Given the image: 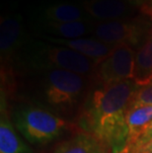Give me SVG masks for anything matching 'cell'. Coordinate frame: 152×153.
I'll return each instance as SVG.
<instances>
[{
  "instance_id": "cell-1",
  "label": "cell",
  "mask_w": 152,
  "mask_h": 153,
  "mask_svg": "<svg viewBox=\"0 0 152 153\" xmlns=\"http://www.w3.org/2000/svg\"><path fill=\"white\" fill-rule=\"evenodd\" d=\"M137 88L133 79L96 85L77 117V126L98 139L109 152L122 153L128 136L127 114Z\"/></svg>"
},
{
  "instance_id": "cell-2",
  "label": "cell",
  "mask_w": 152,
  "mask_h": 153,
  "mask_svg": "<svg viewBox=\"0 0 152 153\" xmlns=\"http://www.w3.org/2000/svg\"><path fill=\"white\" fill-rule=\"evenodd\" d=\"M25 71L32 76L26 89L31 100L63 119L73 117L76 120L87 97L97 85L95 78L63 69L39 68Z\"/></svg>"
},
{
  "instance_id": "cell-3",
  "label": "cell",
  "mask_w": 152,
  "mask_h": 153,
  "mask_svg": "<svg viewBox=\"0 0 152 153\" xmlns=\"http://www.w3.org/2000/svg\"><path fill=\"white\" fill-rule=\"evenodd\" d=\"M18 59L25 70L56 68L91 78H95L98 67V64L83 54L47 42L27 43Z\"/></svg>"
},
{
  "instance_id": "cell-4",
  "label": "cell",
  "mask_w": 152,
  "mask_h": 153,
  "mask_svg": "<svg viewBox=\"0 0 152 153\" xmlns=\"http://www.w3.org/2000/svg\"><path fill=\"white\" fill-rule=\"evenodd\" d=\"M14 123L18 131L29 142L39 145L56 140L71 128L67 120L37 105H27L18 109L14 115Z\"/></svg>"
},
{
  "instance_id": "cell-5",
  "label": "cell",
  "mask_w": 152,
  "mask_h": 153,
  "mask_svg": "<svg viewBox=\"0 0 152 153\" xmlns=\"http://www.w3.org/2000/svg\"><path fill=\"white\" fill-rule=\"evenodd\" d=\"M151 27L140 20H122L99 22L94 24L92 36L107 45H128L132 48H139L149 37Z\"/></svg>"
},
{
  "instance_id": "cell-6",
  "label": "cell",
  "mask_w": 152,
  "mask_h": 153,
  "mask_svg": "<svg viewBox=\"0 0 152 153\" xmlns=\"http://www.w3.org/2000/svg\"><path fill=\"white\" fill-rule=\"evenodd\" d=\"M134 48L128 45H116L112 53L97 67V85H110L121 81L133 79Z\"/></svg>"
},
{
  "instance_id": "cell-7",
  "label": "cell",
  "mask_w": 152,
  "mask_h": 153,
  "mask_svg": "<svg viewBox=\"0 0 152 153\" xmlns=\"http://www.w3.org/2000/svg\"><path fill=\"white\" fill-rule=\"evenodd\" d=\"M28 41L25 35L23 19L20 14L10 13L1 17L0 21V53L1 61L6 64L18 57Z\"/></svg>"
},
{
  "instance_id": "cell-8",
  "label": "cell",
  "mask_w": 152,
  "mask_h": 153,
  "mask_svg": "<svg viewBox=\"0 0 152 153\" xmlns=\"http://www.w3.org/2000/svg\"><path fill=\"white\" fill-rule=\"evenodd\" d=\"M46 42L50 44L62 45L88 57L94 62L99 64L112 53L115 47L103 43L95 38H79V39H56L47 36H42Z\"/></svg>"
},
{
  "instance_id": "cell-9",
  "label": "cell",
  "mask_w": 152,
  "mask_h": 153,
  "mask_svg": "<svg viewBox=\"0 0 152 153\" xmlns=\"http://www.w3.org/2000/svg\"><path fill=\"white\" fill-rule=\"evenodd\" d=\"M129 4L125 0H83L82 8L87 15L100 22L127 19Z\"/></svg>"
},
{
  "instance_id": "cell-10",
  "label": "cell",
  "mask_w": 152,
  "mask_h": 153,
  "mask_svg": "<svg viewBox=\"0 0 152 153\" xmlns=\"http://www.w3.org/2000/svg\"><path fill=\"white\" fill-rule=\"evenodd\" d=\"M88 20V15L79 6L71 3H53L37 9L38 23H68Z\"/></svg>"
},
{
  "instance_id": "cell-11",
  "label": "cell",
  "mask_w": 152,
  "mask_h": 153,
  "mask_svg": "<svg viewBox=\"0 0 152 153\" xmlns=\"http://www.w3.org/2000/svg\"><path fill=\"white\" fill-rule=\"evenodd\" d=\"M38 28L44 32L42 36L56 39H79L92 34L94 24L89 20L68 23H38Z\"/></svg>"
},
{
  "instance_id": "cell-12",
  "label": "cell",
  "mask_w": 152,
  "mask_h": 153,
  "mask_svg": "<svg viewBox=\"0 0 152 153\" xmlns=\"http://www.w3.org/2000/svg\"><path fill=\"white\" fill-rule=\"evenodd\" d=\"M152 123V106L139 107L128 109L127 114L128 136L125 150L122 153H128L138 138L143 134Z\"/></svg>"
},
{
  "instance_id": "cell-13",
  "label": "cell",
  "mask_w": 152,
  "mask_h": 153,
  "mask_svg": "<svg viewBox=\"0 0 152 153\" xmlns=\"http://www.w3.org/2000/svg\"><path fill=\"white\" fill-rule=\"evenodd\" d=\"M103 143L89 133L79 131L66 140L59 142L50 153H108Z\"/></svg>"
},
{
  "instance_id": "cell-14",
  "label": "cell",
  "mask_w": 152,
  "mask_h": 153,
  "mask_svg": "<svg viewBox=\"0 0 152 153\" xmlns=\"http://www.w3.org/2000/svg\"><path fill=\"white\" fill-rule=\"evenodd\" d=\"M0 153H32L31 148L18 135L9 120L5 103H1Z\"/></svg>"
},
{
  "instance_id": "cell-15",
  "label": "cell",
  "mask_w": 152,
  "mask_h": 153,
  "mask_svg": "<svg viewBox=\"0 0 152 153\" xmlns=\"http://www.w3.org/2000/svg\"><path fill=\"white\" fill-rule=\"evenodd\" d=\"M133 80L138 86L152 80V38L148 37L135 51Z\"/></svg>"
},
{
  "instance_id": "cell-16",
  "label": "cell",
  "mask_w": 152,
  "mask_h": 153,
  "mask_svg": "<svg viewBox=\"0 0 152 153\" xmlns=\"http://www.w3.org/2000/svg\"><path fill=\"white\" fill-rule=\"evenodd\" d=\"M145 106H152V80L144 85L138 86L136 92L132 97L128 109Z\"/></svg>"
},
{
  "instance_id": "cell-17",
  "label": "cell",
  "mask_w": 152,
  "mask_h": 153,
  "mask_svg": "<svg viewBox=\"0 0 152 153\" xmlns=\"http://www.w3.org/2000/svg\"><path fill=\"white\" fill-rule=\"evenodd\" d=\"M151 140H152V123H150V126H148V128L145 131V132L143 133V134L138 138L136 143L133 145V147L130 149V151H129L128 153L134 152V151L138 150V149L142 148L143 146H145L148 142H150Z\"/></svg>"
},
{
  "instance_id": "cell-18",
  "label": "cell",
  "mask_w": 152,
  "mask_h": 153,
  "mask_svg": "<svg viewBox=\"0 0 152 153\" xmlns=\"http://www.w3.org/2000/svg\"><path fill=\"white\" fill-rule=\"evenodd\" d=\"M140 10L144 15L152 19V0H147L146 3L140 8Z\"/></svg>"
},
{
  "instance_id": "cell-19",
  "label": "cell",
  "mask_w": 152,
  "mask_h": 153,
  "mask_svg": "<svg viewBox=\"0 0 152 153\" xmlns=\"http://www.w3.org/2000/svg\"><path fill=\"white\" fill-rule=\"evenodd\" d=\"M131 153H152V140L148 142L146 145L143 146L142 148L138 149V150L131 152Z\"/></svg>"
},
{
  "instance_id": "cell-20",
  "label": "cell",
  "mask_w": 152,
  "mask_h": 153,
  "mask_svg": "<svg viewBox=\"0 0 152 153\" xmlns=\"http://www.w3.org/2000/svg\"><path fill=\"white\" fill-rule=\"evenodd\" d=\"M129 5L133 6V7H142L145 3H146L147 0H125Z\"/></svg>"
},
{
  "instance_id": "cell-21",
  "label": "cell",
  "mask_w": 152,
  "mask_h": 153,
  "mask_svg": "<svg viewBox=\"0 0 152 153\" xmlns=\"http://www.w3.org/2000/svg\"><path fill=\"white\" fill-rule=\"evenodd\" d=\"M149 37L152 38V26H151V30H150V33H149Z\"/></svg>"
}]
</instances>
